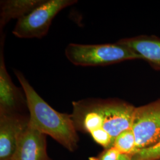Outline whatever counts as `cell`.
I'll list each match as a JSON object with an SVG mask.
<instances>
[{"label":"cell","mask_w":160,"mask_h":160,"mask_svg":"<svg viewBox=\"0 0 160 160\" xmlns=\"http://www.w3.org/2000/svg\"><path fill=\"white\" fill-rule=\"evenodd\" d=\"M117 43L129 47L143 59L160 69V39L142 36L123 39Z\"/></svg>","instance_id":"9"},{"label":"cell","mask_w":160,"mask_h":160,"mask_svg":"<svg viewBox=\"0 0 160 160\" xmlns=\"http://www.w3.org/2000/svg\"><path fill=\"white\" fill-rule=\"evenodd\" d=\"M65 54L71 63L81 67L105 66L128 60L143 59L129 47L117 42L100 45L69 43Z\"/></svg>","instance_id":"3"},{"label":"cell","mask_w":160,"mask_h":160,"mask_svg":"<svg viewBox=\"0 0 160 160\" xmlns=\"http://www.w3.org/2000/svg\"><path fill=\"white\" fill-rule=\"evenodd\" d=\"M29 123V116L21 113L0 114V160H12Z\"/></svg>","instance_id":"6"},{"label":"cell","mask_w":160,"mask_h":160,"mask_svg":"<svg viewBox=\"0 0 160 160\" xmlns=\"http://www.w3.org/2000/svg\"><path fill=\"white\" fill-rule=\"evenodd\" d=\"M120 154L113 147L104 149L97 157H90L89 160H119Z\"/></svg>","instance_id":"13"},{"label":"cell","mask_w":160,"mask_h":160,"mask_svg":"<svg viewBox=\"0 0 160 160\" xmlns=\"http://www.w3.org/2000/svg\"><path fill=\"white\" fill-rule=\"evenodd\" d=\"M135 108L122 100L90 98L73 102L71 114L77 131L89 133L106 149L122 132L131 128Z\"/></svg>","instance_id":"1"},{"label":"cell","mask_w":160,"mask_h":160,"mask_svg":"<svg viewBox=\"0 0 160 160\" xmlns=\"http://www.w3.org/2000/svg\"><path fill=\"white\" fill-rule=\"evenodd\" d=\"M131 129L136 139L137 151L160 141V99L135 108Z\"/></svg>","instance_id":"5"},{"label":"cell","mask_w":160,"mask_h":160,"mask_svg":"<svg viewBox=\"0 0 160 160\" xmlns=\"http://www.w3.org/2000/svg\"><path fill=\"white\" fill-rule=\"evenodd\" d=\"M131 160H160V141L154 145L137 151Z\"/></svg>","instance_id":"12"},{"label":"cell","mask_w":160,"mask_h":160,"mask_svg":"<svg viewBox=\"0 0 160 160\" xmlns=\"http://www.w3.org/2000/svg\"><path fill=\"white\" fill-rule=\"evenodd\" d=\"M45 0H3L0 2V30L12 19L17 20L29 14Z\"/></svg>","instance_id":"10"},{"label":"cell","mask_w":160,"mask_h":160,"mask_svg":"<svg viewBox=\"0 0 160 160\" xmlns=\"http://www.w3.org/2000/svg\"><path fill=\"white\" fill-rule=\"evenodd\" d=\"M120 155L131 156L137 151L136 139L131 128L122 132L115 139L113 146Z\"/></svg>","instance_id":"11"},{"label":"cell","mask_w":160,"mask_h":160,"mask_svg":"<svg viewBox=\"0 0 160 160\" xmlns=\"http://www.w3.org/2000/svg\"><path fill=\"white\" fill-rule=\"evenodd\" d=\"M119 160H131V156L126 155H120Z\"/></svg>","instance_id":"14"},{"label":"cell","mask_w":160,"mask_h":160,"mask_svg":"<svg viewBox=\"0 0 160 160\" xmlns=\"http://www.w3.org/2000/svg\"><path fill=\"white\" fill-rule=\"evenodd\" d=\"M14 73L22 87L29 112V126L51 137L70 151L78 147L79 138L71 114L58 112L53 109L34 90L19 71Z\"/></svg>","instance_id":"2"},{"label":"cell","mask_w":160,"mask_h":160,"mask_svg":"<svg viewBox=\"0 0 160 160\" xmlns=\"http://www.w3.org/2000/svg\"><path fill=\"white\" fill-rule=\"evenodd\" d=\"M77 2V0H45L29 14L17 20L12 34L21 39L42 38L58 14Z\"/></svg>","instance_id":"4"},{"label":"cell","mask_w":160,"mask_h":160,"mask_svg":"<svg viewBox=\"0 0 160 160\" xmlns=\"http://www.w3.org/2000/svg\"></svg>","instance_id":"15"},{"label":"cell","mask_w":160,"mask_h":160,"mask_svg":"<svg viewBox=\"0 0 160 160\" xmlns=\"http://www.w3.org/2000/svg\"><path fill=\"white\" fill-rule=\"evenodd\" d=\"M12 160H51L47 153L46 135L29 125L19 140Z\"/></svg>","instance_id":"8"},{"label":"cell","mask_w":160,"mask_h":160,"mask_svg":"<svg viewBox=\"0 0 160 160\" xmlns=\"http://www.w3.org/2000/svg\"><path fill=\"white\" fill-rule=\"evenodd\" d=\"M4 39L1 40L0 50V114L21 113L24 106H27L26 98L12 82L6 69L3 45Z\"/></svg>","instance_id":"7"}]
</instances>
